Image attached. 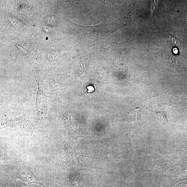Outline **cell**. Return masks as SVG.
Returning <instances> with one entry per match:
<instances>
[{
	"label": "cell",
	"instance_id": "cell-1",
	"mask_svg": "<svg viewBox=\"0 0 187 187\" xmlns=\"http://www.w3.org/2000/svg\"><path fill=\"white\" fill-rule=\"evenodd\" d=\"M30 114V112L28 111L20 117L11 115L10 118L1 123V129L5 127L15 128L26 132L35 138L36 130L41 127L31 122L29 119Z\"/></svg>",
	"mask_w": 187,
	"mask_h": 187
},
{
	"label": "cell",
	"instance_id": "cell-2",
	"mask_svg": "<svg viewBox=\"0 0 187 187\" xmlns=\"http://www.w3.org/2000/svg\"><path fill=\"white\" fill-rule=\"evenodd\" d=\"M58 74L53 72L45 71L41 73L36 79L37 82H40L46 91L50 95L60 96L61 94L62 87Z\"/></svg>",
	"mask_w": 187,
	"mask_h": 187
},
{
	"label": "cell",
	"instance_id": "cell-3",
	"mask_svg": "<svg viewBox=\"0 0 187 187\" xmlns=\"http://www.w3.org/2000/svg\"><path fill=\"white\" fill-rule=\"evenodd\" d=\"M37 84V88L36 93L35 108L37 113V118L36 124L37 126L45 129L43 126L46 123L47 119V113L49 108V99L52 98L47 95L41 89L39 83L35 79Z\"/></svg>",
	"mask_w": 187,
	"mask_h": 187
},
{
	"label": "cell",
	"instance_id": "cell-4",
	"mask_svg": "<svg viewBox=\"0 0 187 187\" xmlns=\"http://www.w3.org/2000/svg\"><path fill=\"white\" fill-rule=\"evenodd\" d=\"M12 174L15 179H20L27 183L29 186L31 184L35 183L45 187L34 175L32 168L27 165L21 164L17 165Z\"/></svg>",
	"mask_w": 187,
	"mask_h": 187
},
{
	"label": "cell",
	"instance_id": "cell-5",
	"mask_svg": "<svg viewBox=\"0 0 187 187\" xmlns=\"http://www.w3.org/2000/svg\"><path fill=\"white\" fill-rule=\"evenodd\" d=\"M131 17V13L129 12L124 16L121 17L115 21V28L117 29H120L127 26L130 23Z\"/></svg>",
	"mask_w": 187,
	"mask_h": 187
},
{
	"label": "cell",
	"instance_id": "cell-6",
	"mask_svg": "<svg viewBox=\"0 0 187 187\" xmlns=\"http://www.w3.org/2000/svg\"><path fill=\"white\" fill-rule=\"evenodd\" d=\"M104 24H101L97 26H83V29L85 33L92 35L99 33L103 27Z\"/></svg>",
	"mask_w": 187,
	"mask_h": 187
},
{
	"label": "cell",
	"instance_id": "cell-7",
	"mask_svg": "<svg viewBox=\"0 0 187 187\" xmlns=\"http://www.w3.org/2000/svg\"><path fill=\"white\" fill-rule=\"evenodd\" d=\"M168 36H169L170 39L171 40V41L174 44L177 46H179L180 45V43L179 40L176 38L175 37L173 36H172L170 35V34H168Z\"/></svg>",
	"mask_w": 187,
	"mask_h": 187
},
{
	"label": "cell",
	"instance_id": "cell-8",
	"mask_svg": "<svg viewBox=\"0 0 187 187\" xmlns=\"http://www.w3.org/2000/svg\"><path fill=\"white\" fill-rule=\"evenodd\" d=\"M173 51H174V52L175 53V54H177L178 50H177L176 48L174 49Z\"/></svg>",
	"mask_w": 187,
	"mask_h": 187
},
{
	"label": "cell",
	"instance_id": "cell-9",
	"mask_svg": "<svg viewBox=\"0 0 187 187\" xmlns=\"http://www.w3.org/2000/svg\"><path fill=\"white\" fill-rule=\"evenodd\" d=\"M185 154L187 155V151L185 152Z\"/></svg>",
	"mask_w": 187,
	"mask_h": 187
}]
</instances>
